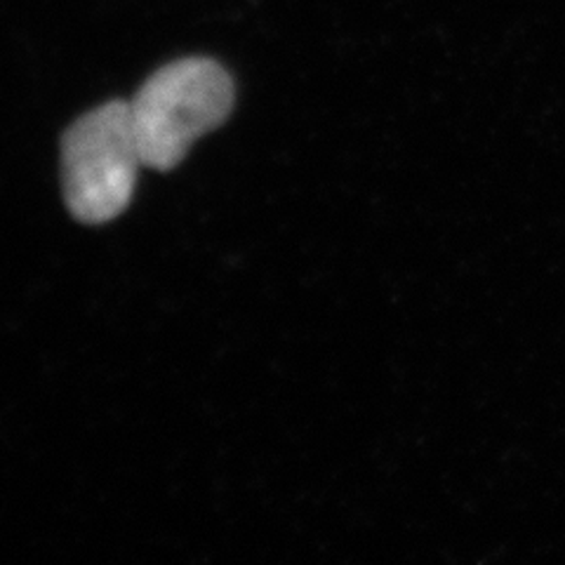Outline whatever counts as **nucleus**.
I'll return each instance as SVG.
<instances>
[{
  "label": "nucleus",
  "mask_w": 565,
  "mask_h": 565,
  "mask_svg": "<svg viewBox=\"0 0 565 565\" xmlns=\"http://www.w3.org/2000/svg\"><path fill=\"white\" fill-rule=\"evenodd\" d=\"M234 102V78L215 60L184 57L158 68L130 102L145 168L180 166L203 135L228 118Z\"/></svg>",
  "instance_id": "f257e3e1"
},
{
  "label": "nucleus",
  "mask_w": 565,
  "mask_h": 565,
  "mask_svg": "<svg viewBox=\"0 0 565 565\" xmlns=\"http://www.w3.org/2000/svg\"><path fill=\"white\" fill-rule=\"evenodd\" d=\"M141 161L130 102H106L62 139L64 199L78 222L106 224L132 201Z\"/></svg>",
  "instance_id": "f03ea898"
}]
</instances>
